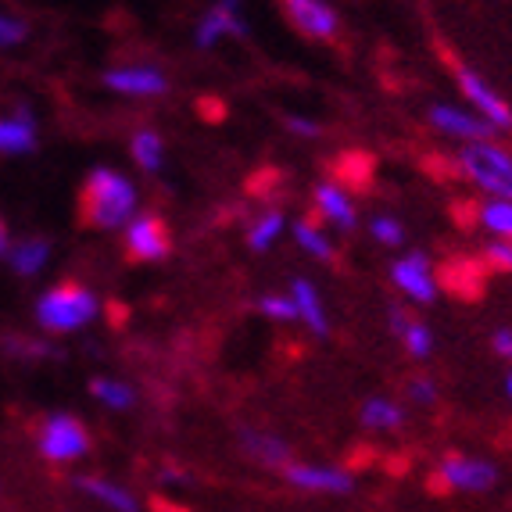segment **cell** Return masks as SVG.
I'll return each instance as SVG.
<instances>
[{
  "label": "cell",
  "instance_id": "obj_1",
  "mask_svg": "<svg viewBox=\"0 0 512 512\" xmlns=\"http://www.w3.org/2000/svg\"><path fill=\"white\" fill-rule=\"evenodd\" d=\"M137 187L115 169H94L79 187V222L90 230H126L137 215Z\"/></svg>",
  "mask_w": 512,
  "mask_h": 512
},
{
  "label": "cell",
  "instance_id": "obj_2",
  "mask_svg": "<svg viewBox=\"0 0 512 512\" xmlns=\"http://www.w3.org/2000/svg\"><path fill=\"white\" fill-rule=\"evenodd\" d=\"M101 316V298L86 283L65 280L36 298V323L47 333H76Z\"/></svg>",
  "mask_w": 512,
  "mask_h": 512
},
{
  "label": "cell",
  "instance_id": "obj_3",
  "mask_svg": "<svg viewBox=\"0 0 512 512\" xmlns=\"http://www.w3.org/2000/svg\"><path fill=\"white\" fill-rule=\"evenodd\" d=\"M459 172L484 197H502L512 201V154L498 147L495 140H480V144H462L455 158Z\"/></svg>",
  "mask_w": 512,
  "mask_h": 512
},
{
  "label": "cell",
  "instance_id": "obj_4",
  "mask_svg": "<svg viewBox=\"0 0 512 512\" xmlns=\"http://www.w3.org/2000/svg\"><path fill=\"white\" fill-rule=\"evenodd\" d=\"M36 448L47 462L54 466H69V462L83 459L90 452V434L79 423L72 412H51V416L40 423V434H36Z\"/></svg>",
  "mask_w": 512,
  "mask_h": 512
},
{
  "label": "cell",
  "instance_id": "obj_5",
  "mask_svg": "<svg viewBox=\"0 0 512 512\" xmlns=\"http://www.w3.org/2000/svg\"><path fill=\"white\" fill-rule=\"evenodd\" d=\"M437 484L444 491H459V495H484L498 484V466L480 459V455L466 452H448L437 462Z\"/></svg>",
  "mask_w": 512,
  "mask_h": 512
},
{
  "label": "cell",
  "instance_id": "obj_6",
  "mask_svg": "<svg viewBox=\"0 0 512 512\" xmlns=\"http://www.w3.org/2000/svg\"><path fill=\"white\" fill-rule=\"evenodd\" d=\"M427 122L455 144H480V140L498 137V129L491 122L480 119L473 108H462V104H430Z\"/></svg>",
  "mask_w": 512,
  "mask_h": 512
},
{
  "label": "cell",
  "instance_id": "obj_7",
  "mask_svg": "<svg viewBox=\"0 0 512 512\" xmlns=\"http://www.w3.org/2000/svg\"><path fill=\"white\" fill-rule=\"evenodd\" d=\"M455 83H459L462 97H466V108L477 111L480 119L491 122L498 133H512V108L505 104V97L498 94L495 86L480 76V72L459 65V69H455Z\"/></svg>",
  "mask_w": 512,
  "mask_h": 512
},
{
  "label": "cell",
  "instance_id": "obj_8",
  "mask_svg": "<svg viewBox=\"0 0 512 512\" xmlns=\"http://www.w3.org/2000/svg\"><path fill=\"white\" fill-rule=\"evenodd\" d=\"M391 280H394V287H398V294H402L405 301H412V305H434L437 291H441L434 265H430V258L423 255V251H409V255L394 258Z\"/></svg>",
  "mask_w": 512,
  "mask_h": 512
},
{
  "label": "cell",
  "instance_id": "obj_9",
  "mask_svg": "<svg viewBox=\"0 0 512 512\" xmlns=\"http://www.w3.org/2000/svg\"><path fill=\"white\" fill-rule=\"evenodd\" d=\"M126 255L133 262H165L172 255V233L162 215L137 212L126 226Z\"/></svg>",
  "mask_w": 512,
  "mask_h": 512
},
{
  "label": "cell",
  "instance_id": "obj_10",
  "mask_svg": "<svg viewBox=\"0 0 512 512\" xmlns=\"http://www.w3.org/2000/svg\"><path fill=\"white\" fill-rule=\"evenodd\" d=\"M283 480L308 495H351L355 491V477L341 466H323V462H287L283 466Z\"/></svg>",
  "mask_w": 512,
  "mask_h": 512
},
{
  "label": "cell",
  "instance_id": "obj_11",
  "mask_svg": "<svg viewBox=\"0 0 512 512\" xmlns=\"http://www.w3.org/2000/svg\"><path fill=\"white\" fill-rule=\"evenodd\" d=\"M104 86L122 97H162L169 94V76L158 65L137 61V65H115L104 72Z\"/></svg>",
  "mask_w": 512,
  "mask_h": 512
},
{
  "label": "cell",
  "instance_id": "obj_12",
  "mask_svg": "<svg viewBox=\"0 0 512 512\" xmlns=\"http://www.w3.org/2000/svg\"><path fill=\"white\" fill-rule=\"evenodd\" d=\"M244 29H248V22L240 15V0H215L197 22L194 43L201 51H212L215 43H222L226 36H240Z\"/></svg>",
  "mask_w": 512,
  "mask_h": 512
},
{
  "label": "cell",
  "instance_id": "obj_13",
  "mask_svg": "<svg viewBox=\"0 0 512 512\" xmlns=\"http://www.w3.org/2000/svg\"><path fill=\"white\" fill-rule=\"evenodd\" d=\"M283 15L308 40H330L337 33V11L326 4V0H280Z\"/></svg>",
  "mask_w": 512,
  "mask_h": 512
},
{
  "label": "cell",
  "instance_id": "obj_14",
  "mask_svg": "<svg viewBox=\"0 0 512 512\" xmlns=\"http://www.w3.org/2000/svg\"><path fill=\"white\" fill-rule=\"evenodd\" d=\"M312 205H316L319 219L330 222L333 230H355L359 226V212H355V201L341 183H319L312 190Z\"/></svg>",
  "mask_w": 512,
  "mask_h": 512
},
{
  "label": "cell",
  "instance_id": "obj_15",
  "mask_svg": "<svg viewBox=\"0 0 512 512\" xmlns=\"http://www.w3.org/2000/svg\"><path fill=\"white\" fill-rule=\"evenodd\" d=\"M240 448H244V455H248L251 462H258V466H265V470H280L291 462V444L283 441V437L269 434V430H251L244 427L240 430Z\"/></svg>",
  "mask_w": 512,
  "mask_h": 512
},
{
  "label": "cell",
  "instance_id": "obj_16",
  "mask_svg": "<svg viewBox=\"0 0 512 512\" xmlns=\"http://www.w3.org/2000/svg\"><path fill=\"white\" fill-rule=\"evenodd\" d=\"M391 330L412 359L427 362L430 355H434V330H430L423 319H412L405 308H391Z\"/></svg>",
  "mask_w": 512,
  "mask_h": 512
},
{
  "label": "cell",
  "instance_id": "obj_17",
  "mask_svg": "<svg viewBox=\"0 0 512 512\" xmlns=\"http://www.w3.org/2000/svg\"><path fill=\"white\" fill-rule=\"evenodd\" d=\"M72 484H76V491H83L86 498H94L97 505H104V509H111V512H140L137 495H133L129 487H122L119 480H108V477H76Z\"/></svg>",
  "mask_w": 512,
  "mask_h": 512
},
{
  "label": "cell",
  "instance_id": "obj_18",
  "mask_svg": "<svg viewBox=\"0 0 512 512\" xmlns=\"http://www.w3.org/2000/svg\"><path fill=\"white\" fill-rule=\"evenodd\" d=\"M291 298H294V308H298V323H305L308 333L326 337V333H330V316H326L323 294L316 291V283L298 276V280L291 283Z\"/></svg>",
  "mask_w": 512,
  "mask_h": 512
},
{
  "label": "cell",
  "instance_id": "obj_19",
  "mask_svg": "<svg viewBox=\"0 0 512 512\" xmlns=\"http://www.w3.org/2000/svg\"><path fill=\"white\" fill-rule=\"evenodd\" d=\"M4 258H8L11 273L33 280V276H40L43 269H47V262H51V240H43V237L18 240V244H11Z\"/></svg>",
  "mask_w": 512,
  "mask_h": 512
},
{
  "label": "cell",
  "instance_id": "obj_20",
  "mask_svg": "<svg viewBox=\"0 0 512 512\" xmlns=\"http://www.w3.org/2000/svg\"><path fill=\"white\" fill-rule=\"evenodd\" d=\"M36 151V119L26 108L0 119V154H29Z\"/></svg>",
  "mask_w": 512,
  "mask_h": 512
},
{
  "label": "cell",
  "instance_id": "obj_21",
  "mask_svg": "<svg viewBox=\"0 0 512 512\" xmlns=\"http://www.w3.org/2000/svg\"><path fill=\"white\" fill-rule=\"evenodd\" d=\"M359 416H362V427L373 430V434H391V430H398L405 423V409L394 398H384V394L369 398Z\"/></svg>",
  "mask_w": 512,
  "mask_h": 512
},
{
  "label": "cell",
  "instance_id": "obj_22",
  "mask_svg": "<svg viewBox=\"0 0 512 512\" xmlns=\"http://www.w3.org/2000/svg\"><path fill=\"white\" fill-rule=\"evenodd\" d=\"M477 226L491 240H512V201H502V197H487V201H480Z\"/></svg>",
  "mask_w": 512,
  "mask_h": 512
},
{
  "label": "cell",
  "instance_id": "obj_23",
  "mask_svg": "<svg viewBox=\"0 0 512 512\" xmlns=\"http://www.w3.org/2000/svg\"><path fill=\"white\" fill-rule=\"evenodd\" d=\"M291 233H294V240H298V248L308 251V255L316 258V262L330 265L333 258H337V248H333V240L326 237V233L319 230V226L312 219H298V222H294Z\"/></svg>",
  "mask_w": 512,
  "mask_h": 512
},
{
  "label": "cell",
  "instance_id": "obj_24",
  "mask_svg": "<svg viewBox=\"0 0 512 512\" xmlns=\"http://www.w3.org/2000/svg\"><path fill=\"white\" fill-rule=\"evenodd\" d=\"M90 394H94L104 409H115V412L133 409V402H137L133 387L122 384V380H115V376H97V380H90Z\"/></svg>",
  "mask_w": 512,
  "mask_h": 512
},
{
  "label": "cell",
  "instance_id": "obj_25",
  "mask_svg": "<svg viewBox=\"0 0 512 512\" xmlns=\"http://www.w3.org/2000/svg\"><path fill=\"white\" fill-rule=\"evenodd\" d=\"M283 230H287V219H283V212H262L255 222L248 226V248L251 251H269L276 244V240L283 237Z\"/></svg>",
  "mask_w": 512,
  "mask_h": 512
},
{
  "label": "cell",
  "instance_id": "obj_26",
  "mask_svg": "<svg viewBox=\"0 0 512 512\" xmlns=\"http://www.w3.org/2000/svg\"><path fill=\"white\" fill-rule=\"evenodd\" d=\"M129 151H133V162H137L144 172H158L165 165V144L154 129H137Z\"/></svg>",
  "mask_w": 512,
  "mask_h": 512
},
{
  "label": "cell",
  "instance_id": "obj_27",
  "mask_svg": "<svg viewBox=\"0 0 512 512\" xmlns=\"http://www.w3.org/2000/svg\"><path fill=\"white\" fill-rule=\"evenodd\" d=\"M369 237H373L380 248H402L405 226L394 219V215H373V219H369Z\"/></svg>",
  "mask_w": 512,
  "mask_h": 512
},
{
  "label": "cell",
  "instance_id": "obj_28",
  "mask_svg": "<svg viewBox=\"0 0 512 512\" xmlns=\"http://www.w3.org/2000/svg\"><path fill=\"white\" fill-rule=\"evenodd\" d=\"M258 312H262L265 319H276V323H298V308H294L291 291L262 294V298H258Z\"/></svg>",
  "mask_w": 512,
  "mask_h": 512
},
{
  "label": "cell",
  "instance_id": "obj_29",
  "mask_svg": "<svg viewBox=\"0 0 512 512\" xmlns=\"http://www.w3.org/2000/svg\"><path fill=\"white\" fill-rule=\"evenodd\" d=\"M29 36V26L22 22V18L15 15H4L0 11V51H8V47H18V43Z\"/></svg>",
  "mask_w": 512,
  "mask_h": 512
},
{
  "label": "cell",
  "instance_id": "obj_30",
  "mask_svg": "<svg viewBox=\"0 0 512 512\" xmlns=\"http://www.w3.org/2000/svg\"><path fill=\"white\" fill-rule=\"evenodd\" d=\"M405 394H409L412 405H434L437 402V384L430 380V376H416V380H409Z\"/></svg>",
  "mask_w": 512,
  "mask_h": 512
},
{
  "label": "cell",
  "instance_id": "obj_31",
  "mask_svg": "<svg viewBox=\"0 0 512 512\" xmlns=\"http://www.w3.org/2000/svg\"><path fill=\"white\" fill-rule=\"evenodd\" d=\"M487 262L512 276V240H487Z\"/></svg>",
  "mask_w": 512,
  "mask_h": 512
},
{
  "label": "cell",
  "instance_id": "obj_32",
  "mask_svg": "<svg viewBox=\"0 0 512 512\" xmlns=\"http://www.w3.org/2000/svg\"><path fill=\"white\" fill-rule=\"evenodd\" d=\"M287 133H294L301 140H316L323 129H319L316 119H308V115H287Z\"/></svg>",
  "mask_w": 512,
  "mask_h": 512
},
{
  "label": "cell",
  "instance_id": "obj_33",
  "mask_svg": "<svg viewBox=\"0 0 512 512\" xmlns=\"http://www.w3.org/2000/svg\"><path fill=\"white\" fill-rule=\"evenodd\" d=\"M491 351H495L498 359L512 362V326H498V330L491 333Z\"/></svg>",
  "mask_w": 512,
  "mask_h": 512
},
{
  "label": "cell",
  "instance_id": "obj_34",
  "mask_svg": "<svg viewBox=\"0 0 512 512\" xmlns=\"http://www.w3.org/2000/svg\"><path fill=\"white\" fill-rule=\"evenodd\" d=\"M158 480H162V484H187V477H183L180 470H162L158 473Z\"/></svg>",
  "mask_w": 512,
  "mask_h": 512
},
{
  "label": "cell",
  "instance_id": "obj_35",
  "mask_svg": "<svg viewBox=\"0 0 512 512\" xmlns=\"http://www.w3.org/2000/svg\"><path fill=\"white\" fill-rule=\"evenodd\" d=\"M8 248H11V237H8V222L0 219V258L8 255Z\"/></svg>",
  "mask_w": 512,
  "mask_h": 512
},
{
  "label": "cell",
  "instance_id": "obj_36",
  "mask_svg": "<svg viewBox=\"0 0 512 512\" xmlns=\"http://www.w3.org/2000/svg\"><path fill=\"white\" fill-rule=\"evenodd\" d=\"M505 398H509V402H512V369H509V373H505Z\"/></svg>",
  "mask_w": 512,
  "mask_h": 512
}]
</instances>
